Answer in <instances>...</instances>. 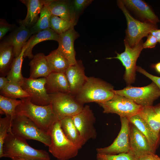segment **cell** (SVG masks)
Instances as JSON below:
<instances>
[{
	"label": "cell",
	"mask_w": 160,
	"mask_h": 160,
	"mask_svg": "<svg viewBox=\"0 0 160 160\" xmlns=\"http://www.w3.org/2000/svg\"><path fill=\"white\" fill-rule=\"evenodd\" d=\"M51 143L49 151L58 160H68L76 157L79 150L68 140L63 131L60 121L57 120L52 126L49 133Z\"/></svg>",
	"instance_id": "277c9868"
},
{
	"label": "cell",
	"mask_w": 160,
	"mask_h": 160,
	"mask_svg": "<svg viewBox=\"0 0 160 160\" xmlns=\"http://www.w3.org/2000/svg\"><path fill=\"white\" fill-rule=\"evenodd\" d=\"M65 73L69 85V94L72 95H76L83 86L87 78L85 75L81 62L77 61L75 64L69 66Z\"/></svg>",
	"instance_id": "2e32d148"
},
{
	"label": "cell",
	"mask_w": 160,
	"mask_h": 160,
	"mask_svg": "<svg viewBox=\"0 0 160 160\" xmlns=\"http://www.w3.org/2000/svg\"><path fill=\"white\" fill-rule=\"evenodd\" d=\"M104 113H116L127 118L138 114L143 106L124 96L115 94L111 100L98 103Z\"/></svg>",
	"instance_id": "30bf717a"
},
{
	"label": "cell",
	"mask_w": 160,
	"mask_h": 160,
	"mask_svg": "<svg viewBox=\"0 0 160 160\" xmlns=\"http://www.w3.org/2000/svg\"><path fill=\"white\" fill-rule=\"evenodd\" d=\"M60 121L61 128L65 136L79 150L86 142L80 136L73 123L72 116H67Z\"/></svg>",
	"instance_id": "603a6c76"
},
{
	"label": "cell",
	"mask_w": 160,
	"mask_h": 160,
	"mask_svg": "<svg viewBox=\"0 0 160 160\" xmlns=\"http://www.w3.org/2000/svg\"><path fill=\"white\" fill-rule=\"evenodd\" d=\"M51 13L45 0V4L42 8L39 18L36 23L30 28L32 35L50 28V18Z\"/></svg>",
	"instance_id": "f546056e"
},
{
	"label": "cell",
	"mask_w": 160,
	"mask_h": 160,
	"mask_svg": "<svg viewBox=\"0 0 160 160\" xmlns=\"http://www.w3.org/2000/svg\"><path fill=\"white\" fill-rule=\"evenodd\" d=\"M120 120L121 129L116 138L109 146L97 148V154L115 155L130 151V122L126 117H120Z\"/></svg>",
	"instance_id": "8fae6325"
},
{
	"label": "cell",
	"mask_w": 160,
	"mask_h": 160,
	"mask_svg": "<svg viewBox=\"0 0 160 160\" xmlns=\"http://www.w3.org/2000/svg\"><path fill=\"white\" fill-rule=\"evenodd\" d=\"M9 81L7 77L1 76L0 77V90L4 88L9 83Z\"/></svg>",
	"instance_id": "60d3db41"
},
{
	"label": "cell",
	"mask_w": 160,
	"mask_h": 160,
	"mask_svg": "<svg viewBox=\"0 0 160 160\" xmlns=\"http://www.w3.org/2000/svg\"><path fill=\"white\" fill-rule=\"evenodd\" d=\"M113 92L115 94L124 96L143 107L152 106L153 102L160 96L159 89L153 82L143 87L129 86Z\"/></svg>",
	"instance_id": "52a82bcc"
},
{
	"label": "cell",
	"mask_w": 160,
	"mask_h": 160,
	"mask_svg": "<svg viewBox=\"0 0 160 160\" xmlns=\"http://www.w3.org/2000/svg\"><path fill=\"white\" fill-rule=\"evenodd\" d=\"M138 160H160V157L155 153H149L139 157Z\"/></svg>",
	"instance_id": "ab89813d"
},
{
	"label": "cell",
	"mask_w": 160,
	"mask_h": 160,
	"mask_svg": "<svg viewBox=\"0 0 160 160\" xmlns=\"http://www.w3.org/2000/svg\"><path fill=\"white\" fill-rule=\"evenodd\" d=\"M79 36L73 27L67 31L59 35L58 49L63 53L70 65L76 64V52L74 48L75 40Z\"/></svg>",
	"instance_id": "9a60e30c"
},
{
	"label": "cell",
	"mask_w": 160,
	"mask_h": 160,
	"mask_svg": "<svg viewBox=\"0 0 160 160\" xmlns=\"http://www.w3.org/2000/svg\"><path fill=\"white\" fill-rule=\"evenodd\" d=\"M3 157H18L34 159L50 160L48 152L32 148L26 140L14 135L9 130L3 148Z\"/></svg>",
	"instance_id": "3957f363"
},
{
	"label": "cell",
	"mask_w": 160,
	"mask_h": 160,
	"mask_svg": "<svg viewBox=\"0 0 160 160\" xmlns=\"http://www.w3.org/2000/svg\"><path fill=\"white\" fill-rule=\"evenodd\" d=\"M50 24V28L58 35L67 31L76 25L72 22L52 15Z\"/></svg>",
	"instance_id": "d6a6232c"
},
{
	"label": "cell",
	"mask_w": 160,
	"mask_h": 160,
	"mask_svg": "<svg viewBox=\"0 0 160 160\" xmlns=\"http://www.w3.org/2000/svg\"><path fill=\"white\" fill-rule=\"evenodd\" d=\"M117 4L124 14L127 21L126 30V41L131 47L138 44L144 37L147 36L150 31L157 29L156 24L142 22L134 18L130 14L122 0H117Z\"/></svg>",
	"instance_id": "8992f818"
},
{
	"label": "cell",
	"mask_w": 160,
	"mask_h": 160,
	"mask_svg": "<svg viewBox=\"0 0 160 160\" xmlns=\"http://www.w3.org/2000/svg\"><path fill=\"white\" fill-rule=\"evenodd\" d=\"M22 100L9 98L0 95V113L11 117L12 119L16 116L15 109Z\"/></svg>",
	"instance_id": "1f68e13d"
},
{
	"label": "cell",
	"mask_w": 160,
	"mask_h": 160,
	"mask_svg": "<svg viewBox=\"0 0 160 160\" xmlns=\"http://www.w3.org/2000/svg\"><path fill=\"white\" fill-rule=\"evenodd\" d=\"M129 122L134 124L145 136L151 146L155 151L159 144L160 136L156 134L138 114L128 118Z\"/></svg>",
	"instance_id": "cb8c5ba5"
},
{
	"label": "cell",
	"mask_w": 160,
	"mask_h": 160,
	"mask_svg": "<svg viewBox=\"0 0 160 160\" xmlns=\"http://www.w3.org/2000/svg\"><path fill=\"white\" fill-rule=\"evenodd\" d=\"M46 78L32 79L24 77L22 87L30 95L31 101L40 106H46L51 103L49 95L45 88Z\"/></svg>",
	"instance_id": "7c38bea8"
},
{
	"label": "cell",
	"mask_w": 160,
	"mask_h": 160,
	"mask_svg": "<svg viewBox=\"0 0 160 160\" xmlns=\"http://www.w3.org/2000/svg\"><path fill=\"white\" fill-rule=\"evenodd\" d=\"M14 27L13 24H11L3 19H0V39H3L7 33Z\"/></svg>",
	"instance_id": "8d00e7d4"
},
{
	"label": "cell",
	"mask_w": 160,
	"mask_h": 160,
	"mask_svg": "<svg viewBox=\"0 0 160 160\" xmlns=\"http://www.w3.org/2000/svg\"><path fill=\"white\" fill-rule=\"evenodd\" d=\"M59 35L50 28L41 31L32 35L29 39V44L25 51L23 57H27L32 59L34 55L32 51L33 47L41 42L47 40H54L58 41Z\"/></svg>",
	"instance_id": "d4e9b609"
},
{
	"label": "cell",
	"mask_w": 160,
	"mask_h": 160,
	"mask_svg": "<svg viewBox=\"0 0 160 160\" xmlns=\"http://www.w3.org/2000/svg\"><path fill=\"white\" fill-rule=\"evenodd\" d=\"M20 100L21 103L15 109L16 115L26 117L49 134L53 124L58 120L51 104L46 106L37 105L32 103L29 97Z\"/></svg>",
	"instance_id": "6da1fadb"
},
{
	"label": "cell",
	"mask_w": 160,
	"mask_h": 160,
	"mask_svg": "<svg viewBox=\"0 0 160 160\" xmlns=\"http://www.w3.org/2000/svg\"><path fill=\"white\" fill-rule=\"evenodd\" d=\"M73 123L82 138L86 142L97 135L94 126L95 117L89 106L86 105L82 111L72 116Z\"/></svg>",
	"instance_id": "4fadbf2b"
},
{
	"label": "cell",
	"mask_w": 160,
	"mask_h": 160,
	"mask_svg": "<svg viewBox=\"0 0 160 160\" xmlns=\"http://www.w3.org/2000/svg\"><path fill=\"white\" fill-rule=\"evenodd\" d=\"M153 107L155 111L160 116V103L153 106Z\"/></svg>",
	"instance_id": "f6af8a7d"
},
{
	"label": "cell",
	"mask_w": 160,
	"mask_h": 160,
	"mask_svg": "<svg viewBox=\"0 0 160 160\" xmlns=\"http://www.w3.org/2000/svg\"><path fill=\"white\" fill-rule=\"evenodd\" d=\"M13 47L3 41L0 44V74L7 76L15 58Z\"/></svg>",
	"instance_id": "4316f807"
},
{
	"label": "cell",
	"mask_w": 160,
	"mask_h": 160,
	"mask_svg": "<svg viewBox=\"0 0 160 160\" xmlns=\"http://www.w3.org/2000/svg\"><path fill=\"white\" fill-rule=\"evenodd\" d=\"M154 36L158 42L160 44V29H155L150 31L149 33Z\"/></svg>",
	"instance_id": "b9f144b4"
},
{
	"label": "cell",
	"mask_w": 160,
	"mask_h": 160,
	"mask_svg": "<svg viewBox=\"0 0 160 160\" xmlns=\"http://www.w3.org/2000/svg\"><path fill=\"white\" fill-rule=\"evenodd\" d=\"M97 160H108L102 157L97 156Z\"/></svg>",
	"instance_id": "bcb514c9"
},
{
	"label": "cell",
	"mask_w": 160,
	"mask_h": 160,
	"mask_svg": "<svg viewBox=\"0 0 160 160\" xmlns=\"http://www.w3.org/2000/svg\"><path fill=\"white\" fill-rule=\"evenodd\" d=\"M32 36L29 28L20 25L12 31L3 41L13 47L16 58L20 55L23 47Z\"/></svg>",
	"instance_id": "e0dca14e"
},
{
	"label": "cell",
	"mask_w": 160,
	"mask_h": 160,
	"mask_svg": "<svg viewBox=\"0 0 160 160\" xmlns=\"http://www.w3.org/2000/svg\"><path fill=\"white\" fill-rule=\"evenodd\" d=\"M46 57L51 72L65 73L70 65L67 60L58 48L51 52Z\"/></svg>",
	"instance_id": "83f0119b"
},
{
	"label": "cell",
	"mask_w": 160,
	"mask_h": 160,
	"mask_svg": "<svg viewBox=\"0 0 160 160\" xmlns=\"http://www.w3.org/2000/svg\"><path fill=\"white\" fill-rule=\"evenodd\" d=\"M125 50L119 54L116 52V57L107 58V59H117L119 60L125 68L124 79L127 83L129 84L135 82L137 66L136 62L140 54L143 49V42L142 40L136 46L131 47L128 43L124 40Z\"/></svg>",
	"instance_id": "9c48e42d"
},
{
	"label": "cell",
	"mask_w": 160,
	"mask_h": 160,
	"mask_svg": "<svg viewBox=\"0 0 160 160\" xmlns=\"http://www.w3.org/2000/svg\"><path fill=\"white\" fill-rule=\"evenodd\" d=\"M126 7L133 11L143 22L155 24L159 21L151 7L145 1L141 0H123Z\"/></svg>",
	"instance_id": "ac0fdd59"
},
{
	"label": "cell",
	"mask_w": 160,
	"mask_h": 160,
	"mask_svg": "<svg viewBox=\"0 0 160 160\" xmlns=\"http://www.w3.org/2000/svg\"><path fill=\"white\" fill-rule=\"evenodd\" d=\"M12 160H45L40 159H34L28 158H22L18 157H14L11 158Z\"/></svg>",
	"instance_id": "7bdbcfd3"
},
{
	"label": "cell",
	"mask_w": 160,
	"mask_h": 160,
	"mask_svg": "<svg viewBox=\"0 0 160 160\" xmlns=\"http://www.w3.org/2000/svg\"><path fill=\"white\" fill-rule=\"evenodd\" d=\"M93 1L92 0H74L71 1L73 9L77 20L84 9Z\"/></svg>",
	"instance_id": "d590c367"
},
{
	"label": "cell",
	"mask_w": 160,
	"mask_h": 160,
	"mask_svg": "<svg viewBox=\"0 0 160 160\" xmlns=\"http://www.w3.org/2000/svg\"><path fill=\"white\" fill-rule=\"evenodd\" d=\"M45 88L48 94L70 93L69 84L65 73L52 72L46 78Z\"/></svg>",
	"instance_id": "ffe728a7"
},
{
	"label": "cell",
	"mask_w": 160,
	"mask_h": 160,
	"mask_svg": "<svg viewBox=\"0 0 160 160\" xmlns=\"http://www.w3.org/2000/svg\"><path fill=\"white\" fill-rule=\"evenodd\" d=\"M113 87L99 79L87 77L75 98L81 104L95 102L97 103L111 99L115 94Z\"/></svg>",
	"instance_id": "7a4b0ae2"
},
{
	"label": "cell",
	"mask_w": 160,
	"mask_h": 160,
	"mask_svg": "<svg viewBox=\"0 0 160 160\" xmlns=\"http://www.w3.org/2000/svg\"><path fill=\"white\" fill-rule=\"evenodd\" d=\"M26 7L27 12L25 18L18 20L20 25L30 28L38 20L41 10L45 4V0H20V1Z\"/></svg>",
	"instance_id": "44dd1931"
},
{
	"label": "cell",
	"mask_w": 160,
	"mask_h": 160,
	"mask_svg": "<svg viewBox=\"0 0 160 160\" xmlns=\"http://www.w3.org/2000/svg\"><path fill=\"white\" fill-rule=\"evenodd\" d=\"M152 66L156 72L160 74V62L153 65Z\"/></svg>",
	"instance_id": "ee69618b"
},
{
	"label": "cell",
	"mask_w": 160,
	"mask_h": 160,
	"mask_svg": "<svg viewBox=\"0 0 160 160\" xmlns=\"http://www.w3.org/2000/svg\"><path fill=\"white\" fill-rule=\"evenodd\" d=\"M136 71L143 74L151 79L154 83L159 88L160 92V77L151 74L139 66L137 67Z\"/></svg>",
	"instance_id": "74e56055"
},
{
	"label": "cell",
	"mask_w": 160,
	"mask_h": 160,
	"mask_svg": "<svg viewBox=\"0 0 160 160\" xmlns=\"http://www.w3.org/2000/svg\"><path fill=\"white\" fill-rule=\"evenodd\" d=\"M52 15L72 22H77L71 4V1L64 0H45Z\"/></svg>",
	"instance_id": "d6986e66"
},
{
	"label": "cell",
	"mask_w": 160,
	"mask_h": 160,
	"mask_svg": "<svg viewBox=\"0 0 160 160\" xmlns=\"http://www.w3.org/2000/svg\"><path fill=\"white\" fill-rule=\"evenodd\" d=\"M97 156L108 160H138L139 157L129 151L127 153H123L115 155L97 154Z\"/></svg>",
	"instance_id": "e575fe53"
},
{
	"label": "cell",
	"mask_w": 160,
	"mask_h": 160,
	"mask_svg": "<svg viewBox=\"0 0 160 160\" xmlns=\"http://www.w3.org/2000/svg\"><path fill=\"white\" fill-rule=\"evenodd\" d=\"M12 119L9 116L0 118V158L3 157V148L5 139L10 129Z\"/></svg>",
	"instance_id": "836d02e7"
},
{
	"label": "cell",
	"mask_w": 160,
	"mask_h": 160,
	"mask_svg": "<svg viewBox=\"0 0 160 160\" xmlns=\"http://www.w3.org/2000/svg\"><path fill=\"white\" fill-rule=\"evenodd\" d=\"M138 114L152 131L160 136V116L155 111L153 106L142 107Z\"/></svg>",
	"instance_id": "f1b7e54d"
},
{
	"label": "cell",
	"mask_w": 160,
	"mask_h": 160,
	"mask_svg": "<svg viewBox=\"0 0 160 160\" xmlns=\"http://www.w3.org/2000/svg\"><path fill=\"white\" fill-rule=\"evenodd\" d=\"M29 40L27 42L20 55L15 58L11 68L6 77L10 82L21 86L23 85L24 78L22 74L21 68L25 51L29 45Z\"/></svg>",
	"instance_id": "484cf974"
},
{
	"label": "cell",
	"mask_w": 160,
	"mask_h": 160,
	"mask_svg": "<svg viewBox=\"0 0 160 160\" xmlns=\"http://www.w3.org/2000/svg\"><path fill=\"white\" fill-rule=\"evenodd\" d=\"M130 151L138 157L155 151L145 136L133 124L129 123Z\"/></svg>",
	"instance_id": "5bb4252c"
},
{
	"label": "cell",
	"mask_w": 160,
	"mask_h": 160,
	"mask_svg": "<svg viewBox=\"0 0 160 160\" xmlns=\"http://www.w3.org/2000/svg\"><path fill=\"white\" fill-rule=\"evenodd\" d=\"M29 65L30 67L29 78H46L52 73L46 56L43 53H39L34 55Z\"/></svg>",
	"instance_id": "7402d4cb"
},
{
	"label": "cell",
	"mask_w": 160,
	"mask_h": 160,
	"mask_svg": "<svg viewBox=\"0 0 160 160\" xmlns=\"http://www.w3.org/2000/svg\"><path fill=\"white\" fill-rule=\"evenodd\" d=\"M0 95L11 99H16L29 97V94L18 85L9 82L3 89L0 90Z\"/></svg>",
	"instance_id": "4dcf8cb0"
},
{
	"label": "cell",
	"mask_w": 160,
	"mask_h": 160,
	"mask_svg": "<svg viewBox=\"0 0 160 160\" xmlns=\"http://www.w3.org/2000/svg\"><path fill=\"white\" fill-rule=\"evenodd\" d=\"M49 95L52 110L59 120L67 116H74L84 108L83 105L69 93L57 92Z\"/></svg>",
	"instance_id": "ba28073f"
},
{
	"label": "cell",
	"mask_w": 160,
	"mask_h": 160,
	"mask_svg": "<svg viewBox=\"0 0 160 160\" xmlns=\"http://www.w3.org/2000/svg\"><path fill=\"white\" fill-rule=\"evenodd\" d=\"M10 130L15 135L25 140L38 141L48 147L50 145V135L26 116L16 115L12 120Z\"/></svg>",
	"instance_id": "5b68a950"
},
{
	"label": "cell",
	"mask_w": 160,
	"mask_h": 160,
	"mask_svg": "<svg viewBox=\"0 0 160 160\" xmlns=\"http://www.w3.org/2000/svg\"><path fill=\"white\" fill-rule=\"evenodd\" d=\"M158 42L156 38L149 33L147 36V39L143 44V49L152 48L154 47Z\"/></svg>",
	"instance_id": "f35d334b"
}]
</instances>
